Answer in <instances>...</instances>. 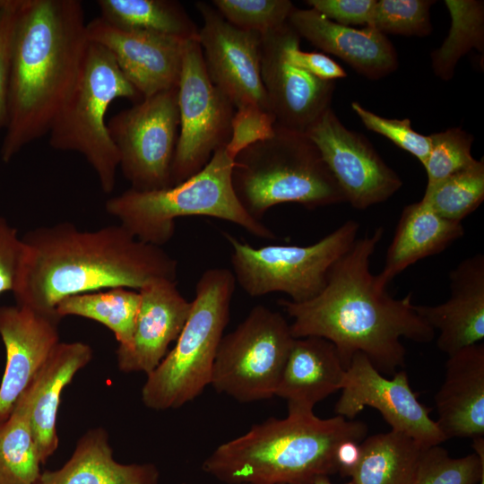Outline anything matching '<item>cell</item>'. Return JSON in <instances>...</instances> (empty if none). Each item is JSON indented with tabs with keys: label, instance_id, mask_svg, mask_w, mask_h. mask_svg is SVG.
<instances>
[{
	"label": "cell",
	"instance_id": "obj_1",
	"mask_svg": "<svg viewBox=\"0 0 484 484\" xmlns=\"http://www.w3.org/2000/svg\"><path fill=\"white\" fill-rule=\"evenodd\" d=\"M383 235L384 229L378 227L357 238L312 299H281L279 304L293 319L295 339L324 338L335 346L346 369L353 355L361 352L382 375L393 376L405 365L402 338L428 343L435 331L415 311L412 292L395 298L371 273L370 258Z\"/></svg>",
	"mask_w": 484,
	"mask_h": 484
},
{
	"label": "cell",
	"instance_id": "obj_2",
	"mask_svg": "<svg viewBox=\"0 0 484 484\" xmlns=\"http://www.w3.org/2000/svg\"><path fill=\"white\" fill-rule=\"evenodd\" d=\"M22 238L27 259L14 294L20 306L56 313L70 296L118 287L139 290L160 278L177 281V261L120 224L88 231L65 221L38 227Z\"/></svg>",
	"mask_w": 484,
	"mask_h": 484
},
{
	"label": "cell",
	"instance_id": "obj_3",
	"mask_svg": "<svg viewBox=\"0 0 484 484\" xmlns=\"http://www.w3.org/2000/svg\"><path fill=\"white\" fill-rule=\"evenodd\" d=\"M86 27L81 1L21 0L11 45L4 162L48 134L79 74Z\"/></svg>",
	"mask_w": 484,
	"mask_h": 484
},
{
	"label": "cell",
	"instance_id": "obj_4",
	"mask_svg": "<svg viewBox=\"0 0 484 484\" xmlns=\"http://www.w3.org/2000/svg\"><path fill=\"white\" fill-rule=\"evenodd\" d=\"M367 433L363 421L288 412L220 445L202 469L226 484H315L339 472L336 451L342 442L360 443Z\"/></svg>",
	"mask_w": 484,
	"mask_h": 484
},
{
	"label": "cell",
	"instance_id": "obj_5",
	"mask_svg": "<svg viewBox=\"0 0 484 484\" xmlns=\"http://www.w3.org/2000/svg\"><path fill=\"white\" fill-rule=\"evenodd\" d=\"M231 183L241 206L260 221L270 208L284 203L315 209L346 202L309 137L275 125L272 136L236 155Z\"/></svg>",
	"mask_w": 484,
	"mask_h": 484
},
{
	"label": "cell",
	"instance_id": "obj_6",
	"mask_svg": "<svg viewBox=\"0 0 484 484\" xmlns=\"http://www.w3.org/2000/svg\"><path fill=\"white\" fill-rule=\"evenodd\" d=\"M232 165L226 147L220 148L203 169L185 181L153 191L129 188L110 197L105 209L134 238L158 246L172 238L175 220L186 216L230 221L255 237L276 239V234L238 202L231 183Z\"/></svg>",
	"mask_w": 484,
	"mask_h": 484
},
{
	"label": "cell",
	"instance_id": "obj_7",
	"mask_svg": "<svg viewBox=\"0 0 484 484\" xmlns=\"http://www.w3.org/2000/svg\"><path fill=\"white\" fill-rule=\"evenodd\" d=\"M236 284L231 270L223 267L210 268L200 276L190 315L176 345L147 375L142 389V401L147 408L178 409L211 384Z\"/></svg>",
	"mask_w": 484,
	"mask_h": 484
},
{
	"label": "cell",
	"instance_id": "obj_8",
	"mask_svg": "<svg viewBox=\"0 0 484 484\" xmlns=\"http://www.w3.org/2000/svg\"><path fill=\"white\" fill-rule=\"evenodd\" d=\"M119 98L143 99L112 55L89 41L77 79L48 131L53 149L76 151L85 158L105 194L114 190L119 166L106 114Z\"/></svg>",
	"mask_w": 484,
	"mask_h": 484
},
{
	"label": "cell",
	"instance_id": "obj_9",
	"mask_svg": "<svg viewBox=\"0 0 484 484\" xmlns=\"http://www.w3.org/2000/svg\"><path fill=\"white\" fill-rule=\"evenodd\" d=\"M359 224L348 220L308 246L268 245L255 247L229 233L236 283L249 296L281 292L294 303L315 298L324 288L334 264L358 238Z\"/></svg>",
	"mask_w": 484,
	"mask_h": 484
},
{
	"label": "cell",
	"instance_id": "obj_10",
	"mask_svg": "<svg viewBox=\"0 0 484 484\" xmlns=\"http://www.w3.org/2000/svg\"><path fill=\"white\" fill-rule=\"evenodd\" d=\"M294 341L290 324L281 313L254 307L235 330L223 335L210 385L239 402L273 397Z\"/></svg>",
	"mask_w": 484,
	"mask_h": 484
},
{
	"label": "cell",
	"instance_id": "obj_11",
	"mask_svg": "<svg viewBox=\"0 0 484 484\" xmlns=\"http://www.w3.org/2000/svg\"><path fill=\"white\" fill-rule=\"evenodd\" d=\"M124 177L136 191L172 186L178 132L177 88L141 99L107 123Z\"/></svg>",
	"mask_w": 484,
	"mask_h": 484
},
{
	"label": "cell",
	"instance_id": "obj_12",
	"mask_svg": "<svg viewBox=\"0 0 484 484\" xmlns=\"http://www.w3.org/2000/svg\"><path fill=\"white\" fill-rule=\"evenodd\" d=\"M179 132L171 169L172 186L194 176L231 135L235 107L211 81L197 39L186 42L177 86Z\"/></svg>",
	"mask_w": 484,
	"mask_h": 484
},
{
	"label": "cell",
	"instance_id": "obj_13",
	"mask_svg": "<svg viewBox=\"0 0 484 484\" xmlns=\"http://www.w3.org/2000/svg\"><path fill=\"white\" fill-rule=\"evenodd\" d=\"M306 134L341 188L346 202L358 210L384 203L402 186L400 176L362 134L348 129L332 108Z\"/></svg>",
	"mask_w": 484,
	"mask_h": 484
},
{
	"label": "cell",
	"instance_id": "obj_14",
	"mask_svg": "<svg viewBox=\"0 0 484 484\" xmlns=\"http://www.w3.org/2000/svg\"><path fill=\"white\" fill-rule=\"evenodd\" d=\"M365 407L377 410L392 430L403 433L424 447L445 441L428 407L420 403L408 375L398 370L392 378L382 375L361 352L353 355L334 406L337 416L353 419Z\"/></svg>",
	"mask_w": 484,
	"mask_h": 484
},
{
	"label": "cell",
	"instance_id": "obj_15",
	"mask_svg": "<svg viewBox=\"0 0 484 484\" xmlns=\"http://www.w3.org/2000/svg\"><path fill=\"white\" fill-rule=\"evenodd\" d=\"M195 6L203 19L198 42L212 83L236 108L256 106L272 114L261 77L262 35L233 26L212 4Z\"/></svg>",
	"mask_w": 484,
	"mask_h": 484
},
{
	"label": "cell",
	"instance_id": "obj_16",
	"mask_svg": "<svg viewBox=\"0 0 484 484\" xmlns=\"http://www.w3.org/2000/svg\"><path fill=\"white\" fill-rule=\"evenodd\" d=\"M86 30L88 40L112 55L142 99L177 88L188 40L121 29L100 16Z\"/></svg>",
	"mask_w": 484,
	"mask_h": 484
},
{
	"label": "cell",
	"instance_id": "obj_17",
	"mask_svg": "<svg viewBox=\"0 0 484 484\" xmlns=\"http://www.w3.org/2000/svg\"><path fill=\"white\" fill-rule=\"evenodd\" d=\"M283 25L262 35V82L274 125L306 134L331 108L335 84L287 61L282 48Z\"/></svg>",
	"mask_w": 484,
	"mask_h": 484
},
{
	"label": "cell",
	"instance_id": "obj_18",
	"mask_svg": "<svg viewBox=\"0 0 484 484\" xmlns=\"http://www.w3.org/2000/svg\"><path fill=\"white\" fill-rule=\"evenodd\" d=\"M62 318L27 306L0 307V336L6 364L0 385V419H6L59 342Z\"/></svg>",
	"mask_w": 484,
	"mask_h": 484
},
{
	"label": "cell",
	"instance_id": "obj_19",
	"mask_svg": "<svg viewBox=\"0 0 484 484\" xmlns=\"http://www.w3.org/2000/svg\"><path fill=\"white\" fill-rule=\"evenodd\" d=\"M141 301L129 346L117 350V367L124 373L149 375L168 354L192 308L177 289V281L154 279L139 290Z\"/></svg>",
	"mask_w": 484,
	"mask_h": 484
},
{
	"label": "cell",
	"instance_id": "obj_20",
	"mask_svg": "<svg viewBox=\"0 0 484 484\" xmlns=\"http://www.w3.org/2000/svg\"><path fill=\"white\" fill-rule=\"evenodd\" d=\"M449 289L442 304L414 305L417 314L439 332L436 346L448 356L484 338V255L468 256L451 270Z\"/></svg>",
	"mask_w": 484,
	"mask_h": 484
},
{
	"label": "cell",
	"instance_id": "obj_21",
	"mask_svg": "<svg viewBox=\"0 0 484 484\" xmlns=\"http://www.w3.org/2000/svg\"><path fill=\"white\" fill-rule=\"evenodd\" d=\"M288 23L300 38L333 54L359 74L378 80L393 73L398 56L392 42L374 28L363 29L336 23L314 9L293 7Z\"/></svg>",
	"mask_w": 484,
	"mask_h": 484
},
{
	"label": "cell",
	"instance_id": "obj_22",
	"mask_svg": "<svg viewBox=\"0 0 484 484\" xmlns=\"http://www.w3.org/2000/svg\"><path fill=\"white\" fill-rule=\"evenodd\" d=\"M436 421L445 439L484 436V344L449 355L435 395Z\"/></svg>",
	"mask_w": 484,
	"mask_h": 484
},
{
	"label": "cell",
	"instance_id": "obj_23",
	"mask_svg": "<svg viewBox=\"0 0 484 484\" xmlns=\"http://www.w3.org/2000/svg\"><path fill=\"white\" fill-rule=\"evenodd\" d=\"M92 355L87 343L59 341L22 394L42 464L58 446L56 417L62 391L88 365Z\"/></svg>",
	"mask_w": 484,
	"mask_h": 484
},
{
	"label": "cell",
	"instance_id": "obj_24",
	"mask_svg": "<svg viewBox=\"0 0 484 484\" xmlns=\"http://www.w3.org/2000/svg\"><path fill=\"white\" fill-rule=\"evenodd\" d=\"M346 368L335 346L324 338L295 339L275 395L288 412H313L315 404L341 390Z\"/></svg>",
	"mask_w": 484,
	"mask_h": 484
},
{
	"label": "cell",
	"instance_id": "obj_25",
	"mask_svg": "<svg viewBox=\"0 0 484 484\" xmlns=\"http://www.w3.org/2000/svg\"><path fill=\"white\" fill-rule=\"evenodd\" d=\"M462 222L439 216L422 200L406 205L400 215L393 239L387 248L377 284L387 285L418 261L437 255L464 235Z\"/></svg>",
	"mask_w": 484,
	"mask_h": 484
},
{
	"label": "cell",
	"instance_id": "obj_26",
	"mask_svg": "<svg viewBox=\"0 0 484 484\" xmlns=\"http://www.w3.org/2000/svg\"><path fill=\"white\" fill-rule=\"evenodd\" d=\"M159 477L152 463L117 462L107 431L95 428L80 437L62 468L41 472L35 484H157Z\"/></svg>",
	"mask_w": 484,
	"mask_h": 484
},
{
	"label": "cell",
	"instance_id": "obj_27",
	"mask_svg": "<svg viewBox=\"0 0 484 484\" xmlns=\"http://www.w3.org/2000/svg\"><path fill=\"white\" fill-rule=\"evenodd\" d=\"M358 463L346 477L353 484H415L424 446L394 430L365 437Z\"/></svg>",
	"mask_w": 484,
	"mask_h": 484
},
{
	"label": "cell",
	"instance_id": "obj_28",
	"mask_svg": "<svg viewBox=\"0 0 484 484\" xmlns=\"http://www.w3.org/2000/svg\"><path fill=\"white\" fill-rule=\"evenodd\" d=\"M97 4L100 17L116 27L198 40L196 24L177 1L99 0Z\"/></svg>",
	"mask_w": 484,
	"mask_h": 484
},
{
	"label": "cell",
	"instance_id": "obj_29",
	"mask_svg": "<svg viewBox=\"0 0 484 484\" xmlns=\"http://www.w3.org/2000/svg\"><path fill=\"white\" fill-rule=\"evenodd\" d=\"M140 301L138 290L118 287L67 297L56 311L61 318L76 315L105 325L114 333L118 347L125 348L134 336Z\"/></svg>",
	"mask_w": 484,
	"mask_h": 484
},
{
	"label": "cell",
	"instance_id": "obj_30",
	"mask_svg": "<svg viewBox=\"0 0 484 484\" xmlns=\"http://www.w3.org/2000/svg\"><path fill=\"white\" fill-rule=\"evenodd\" d=\"M41 464L28 406L21 395L9 416L0 419V484H35Z\"/></svg>",
	"mask_w": 484,
	"mask_h": 484
},
{
	"label": "cell",
	"instance_id": "obj_31",
	"mask_svg": "<svg viewBox=\"0 0 484 484\" xmlns=\"http://www.w3.org/2000/svg\"><path fill=\"white\" fill-rule=\"evenodd\" d=\"M451 26L442 45L431 53L435 74L444 81L453 78L459 60L471 49L484 51V2L445 0Z\"/></svg>",
	"mask_w": 484,
	"mask_h": 484
},
{
	"label": "cell",
	"instance_id": "obj_32",
	"mask_svg": "<svg viewBox=\"0 0 484 484\" xmlns=\"http://www.w3.org/2000/svg\"><path fill=\"white\" fill-rule=\"evenodd\" d=\"M421 200L442 218L462 222L484 200L483 159L426 187Z\"/></svg>",
	"mask_w": 484,
	"mask_h": 484
},
{
	"label": "cell",
	"instance_id": "obj_33",
	"mask_svg": "<svg viewBox=\"0 0 484 484\" xmlns=\"http://www.w3.org/2000/svg\"><path fill=\"white\" fill-rule=\"evenodd\" d=\"M474 454L452 458L438 445L424 448L415 484H477L484 477V437L472 439Z\"/></svg>",
	"mask_w": 484,
	"mask_h": 484
},
{
	"label": "cell",
	"instance_id": "obj_34",
	"mask_svg": "<svg viewBox=\"0 0 484 484\" xmlns=\"http://www.w3.org/2000/svg\"><path fill=\"white\" fill-rule=\"evenodd\" d=\"M430 151L423 167L428 176L427 187L476 162L471 155L473 136L460 127L431 134Z\"/></svg>",
	"mask_w": 484,
	"mask_h": 484
},
{
	"label": "cell",
	"instance_id": "obj_35",
	"mask_svg": "<svg viewBox=\"0 0 484 484\" xmlns=\"http://www.w3.org/2000/svg\"><path fill=\"white\" fill-rule=\"evenodd\" d=\"M432 0H378L368 27L386 34L425 37L432 32Z\"/></svg>",
	"mask_w": 484,
	"mask_h": 484
},
{
	"label": "cell",
	"instance_id": "obj_36",
	"mask_svg": "<svg viewBox=\"0 0 484 484\" xmlns=\"http://www.w3.org/2000/svg\"><path fill=\"white\" fill-rule=\"evenodd\" d=\"M212 4L233 26L266 34L288 22L290 0H214Z\"/></svg>",
	"mask_w": 484,
	"mask_h": 484
},
{
	"label": "cell",
	"instance_id": "obj_37",
	"mask_svg": "<svg viewBox=\"0 0 484 484\" xmlns=\"http://www.w3.org/2000/svg\"><path fill=\"white\" fill-rule=\"evenodd\" d=\"M351 108L365 127L391 140L401 149L410 152L424 165L430 151V139L414 131L409 118L396 119L381 117L359 102L352 101Z\"/></svg>",
	"mask_w": 484,
	"mask_h": 484
},
{
	"label": "cell",
	"instance_id": "obj_38",
	"mask_svg": "<svg viewBox=\"0 0 484 484\" xmlns=\"http://www.w3.org/2000/svg\"><path fill=\"white\" fill-rule=\"evenodd\" d=\"M274 124L273 116L259 107L246 106L237 108L226 152L233 160L249 145L272 136Z\"/></svg>",
	"mask_w": 484,
	"mask_h": 484
},
{
	"label": "cell",
	"instance_id": "obj_39",
	"mask_svg": "<svg viewBox=\"0 0 484 484\" xmlns=\"http://www.w3.org/2000/svg\"><path fill=\"white\" fill-rule=\"evenodd\" d=\"M27 259V247L16 229L0 217V294L19 290Z\"/></svg>",
	"mask_w": 484,
	"mask_h": 484
},
{
	"label": "cell",
	"instance_id": "obj_40",
	"mask_svg": "<svg viewBox=\"0 0 484 484\" xmlns=\"http://www.w3.org/2000/svg\"><path fill=\"white\" fill-rule=\"evenodd\" d=\"M300 39L287 22L282 27L283 55L287 61L321 80L334 81L347 76L345 70L328 56L301 50Z\"/></svg>",
	"mask_w": 484,
	"mask_h": 484
},
{
	"label": "cell",
	"instance_id": "obj_41",
	"mask_svg": "<svg viewBox=\"0 0 484 484\" xmlns=\"http://www.w3.org/2000/svg\"><path fill=\"white\" fill-rule=\"evenodd\" d=\"M21 0H5L0 7V129L8 120L12 37Z\"/></svg>",
	"mask_w": 484,
	"mask_h": 484
},
{
	"label": "cell",
	"instance_id": "obj_42",
	"mask_svg": "<svg viewBox=\"0 0 484 484\" xmlns=\"http://www.w3.org/2000/svg\"><path fill=\"white\" fill-rule=\"evenodd\" d=\"M376 0H307V4L344 26H367Z\"/></svg>",
	"mask_w": 484,
	"mask_h": 484
},
{
	"label": "cell",
	"instance_id": "obj_43",
	"mask_svg": "<svg viewBox=\"0 0 484 484\" xmlns=\"http://www.w3.org/2000/svg\"><path fill=\"white\" fill-rule=\"evenodd\" d=\"M359 456V443L351 440L342 442L336 451L339 472L342 476H347L348 472L358 463Z\"/></svg>",
	"mask_w": 484,
	"mask_h": 484
},
{
	"label": "cell",
	"instance_id": "obj_44",
	"mask_svg": "<svg viewBox=\"0 0 484 484\" xmlns=\"http://www.w3.org/2000/svg\"><path fill=\"white\" fill-rule=\"evenodd\" d=\"M315 484H333V483L330 481L329 477H322L316 480ZM345 484H353V483L351 481H349Z\"/></svg>",
	"mask_w": 484,
	"mask_h": 484
},
{
	"label": "cell",
	"instance_id": "obj_45",
	"mask_svg": "<svg viewBox=\"0 0 484 484\" xmlns=\"http://www.w3.org/2000/svg\"><path fill=\"white\" fill-rule=\"evenodd\" d=\"M480 484H484V477L481 478Z\"/></svg>",
	"mask_w": 484,
	"mask_h": 484
},
{
	"label": "cell",
	"instance_id": "obj_46",
	"mask_svg": "<svg viewBox=\"0 0 484 484\" xmlns=\"http://www.w3.org/2000/svg\"><path fill=\"white\" fill-rule=\"evenodd\" d=\"M5 0H0V7L2 6V4L4 3Z\"/></svg>",
	"mask_w": 484,
	"mask_h": 484
}]
</instances>
